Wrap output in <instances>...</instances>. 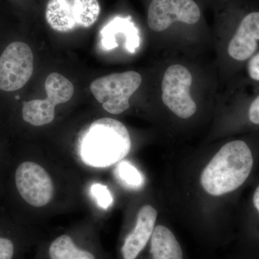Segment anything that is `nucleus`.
I'll return each instance as SVG.
<instances>
[{"mask_svg":"<svg viewBox=\"0 0 259 259\" xmlns=\"http://www.w3.org/2000/svg\"><path fill=\"white\" fill-rule=\"evenodd\" d=\"M253 157L249 146L241 140L225 144L201 175V185L207 193L221 196L239 188L249 177Z\"/></svg>","mask_w":259,"mask_h":259,"instance_id":"1","label":"nucleus"},{"mask_svg":"<svg viewBox=\"0 0 259 259\" xmlns=\"http://www.w3.org/2000/svg\"><path fill=\"white\" fill-rule=\"evenodd\" d=\"M131 148L127 127L115 119L105 117L90 125L79 142L83 163L96 168H106L125 157Z\"/></svg>","mask_w":259,"mask_h":259,"instance_id":"2","label":"nucleus"},{"mask_svg":"<svg viewBox=\"0 0 259 259\" xmlns=\"http://www.w3.org/2000/svg\"><path fill=\"white\" fill-rule=\"evenodd\" d=\"M142 77L134 71L116 73L95 79L90 90L102 107L112 115H120L130 107L129 100L141 86Z\"/></svg>","mask_w":259,"mask_h":259,"instance_id":"3","label":"nucleus"},{"mask_svg":"<svg viewBox=\"0 0 259 259\" xmlns=\"http://www.w3.org/2000/svg\"><path fill=\"white\" fill-rule=\"evenodd\" d=\"M100 13L97 0H49L46 19L53 30L66 32L93 26Z\"/></svg>","mask_w":259,"mask_h":259,"instance_id":"4","label":"nucleus"},{"mask_svg":"<svg viewBox=\"0 0 259 259\" xmlns=\"http://www.w3.org/2000/svg\"><path fill=\"white\" fill-rule=\"evenodd\" d=\"M47 99L24 102L22 115L30 125L42 126L51 123L55 117V107L66 103L74 95L73 83L59 73L48 76L45 82Z\"/></svg>","mask_w":259,"mask_h":259,"instance_id":"5","label":"nucleus"},{"mask_svg":"<svg viewBox=\"0 0 259 259\" xmlns=\"http://www.w3.org/2000/svg\"><path fill=\"white\" fill-rule=\"evenodd\" d=\"M192 76L182 64H172L165 70L161 81V99L175 115L188 119L197 112V104L191 95Z\"/></svg>","mask_w":259,"mask_h":259,"instance_id":"6","label":"nucleus"},{"mask_svg":"<svg viewBox=\"0 0 259 259\" xmlns=\"http://www.w3.org/2000/svg\"><path fill=\"white\" fill-rule=\"evenodd\" d=\"M33 72V54L23 42H13L0 56V90L14 92L23 88Z\"/></svg>","mask_w":259,"mask_h":259,"instance_id":"7","label":"nucleus"},{"mask_svg":"<svg viewBox=\"0 0 259 259\" xmlns=\"http://www.w3.org/2000/svg\"><path fill=\"white\" fill-rule=\"evenodd\" d=\"M15 182L20 197L33 207L47 205L54 196L50 175L35 162L24 161L19 164L15 170Z\"/></svg>","mask_w":259,"mask_h":259,"instance_id":"8","label":"nucleus"},{"mask_svg":"<svg viewBox=\"0 0 259 259\" xmlns=\"http://www.w3.org/2000/svg\"><path fill=\"white\" fill-rule=\"evenodd\" d=\"M200 18V8L194 0H152L147 22L151 30L160 32L175 23L194 25Z\"/></svg>","mask_w":259,"mask_h":259,"instance_id":"9","label":"nucleus"},{"mask_svg":"<svg viewBox=\"0 0 259 259\" xmlns=\"http://www.w3.org/2000/svg\"><path fill=\"white\" fill-rule=\"evenodd\" d=\"M259 11L248 13L241 19L228 42L227 52L233 60H249L258 48Z\"/></svg>","mask_w":259,"mask_h":259,"instance_id":"10","label":"nucleus"},{"mask_svg":"<svg viewBox=\"0 0 259 259\" xmlns=\"http://www.w3.org/2000/svg\"><path fill=\"white\" fill-rule=\"evenodd\" d=\"M157 214L156 209L149 204L140 209L136 226L126 236L121 248L123 259H136L144 249L152 236Z\"/></svg>","mask_w":259,"mask_h":259,"instance_id":"11","label":"nucleus"},{"mask_svg":"<svg viewBox=\"0 0 259 259\" xmlns=\"http://www.w3.org/2000/svg\"><path fill=\"white\" fill-rule=\"evenodd\" d=\"M153 259H183V252L176 237L168 228L157 226L151 236Z\"/></svg>","mask_w":259,"mask_h":259,"instance_id":"12","label":"nucleus"},{"mask_svg":"<svg viewBox=\"0 0 259 259\" xmlns=\"http://www.w3.org/2000/svg\"><path fill=\"white\" fill-rule=\"evenodd\" d=\"M48 255L49 259H97L92 250L80 246L67 234L61 235L51 241Z\"/></svg>","mask_w":259,"mask_h":259,"instance_id":"13","label":"nucleus"},{"mask_svg":"<svg viewBox=\"0 0 259 259\" xmlns=\"http://www.w3.org/2000/svg\"><path fill=\"white\" fill-rule=\"evenodd\" d=\"M116 177L121 183L131 190H139L144 187V177L127 161L120 162L115 171Z\"/></svg>","mask_w":259,"mask_h":259,"instance_id":"14","label":"nucleus"},{"mask_svg":"<svg viewBox=\"0 0 259 259\" xmlns=\"http://www.w3.org/2000/svg\"><path fill=\"white\" fill-rule=\"evenodd\" d=\"M91 193L96 199L98 205L102 208H108L113 202L112 194L106 186L95 184L92 186Z\"/></svg>","mask_w":259,"mask_h":259,"instance_id":"15","label":"nucleus"},{"mask_svg":"<svg viewBox=\"0 0 259 259\" xmlns=\"http://www.w3.org/2000/svg\"><path fill=\"white\" fill-rule=\"evenodd\" d=\"M16 245L9 237L0 236V259H14Z\"/></svg>","mask_w":259,"mask_h":259,"instance_id":"16","label":"nucleus"},{"mask_svg":"<svg viewBox=\"0 0 259 259\" xmlns=\"http://www.w3.org/2000/svg\"><path fill=\"white\" fill-rule=\"evenodd\" d=\"M247 72L252 80L259 81V52L255 54L248 60Z\"/></svg>","mask_w":259,"mask_h":259,"instance_id":"17","label":"nucleus"},{"mask_svg":"<svg viewBox=\"0 0 259 259\" xmlns=\"http://www.w3.org/2000/svg\"><path fill=\"white\" fill-rule=\"evenodd\" d=\"M248 118L252 123L259 125V95L250 104L248 110Z\"/></svg>","mask_w":259,"mask_h":259,"instance_id":"18","label":"nucleus"},{"mask_svg":"<svg viewBox=\"0 0 259 259\" xmlns=\"http://www.w3.org/2000/svg\"><path fill=\"white\" fill-rule=\"evenodd\" d=\"M253 201L255 208H256L259 212V185L258 187H257L256 190H255L254 194H253Z\"/></svg>","mask_w":259,"mask_h":259,"instance_id":"19","label":"nucleus"}]
</instances>
